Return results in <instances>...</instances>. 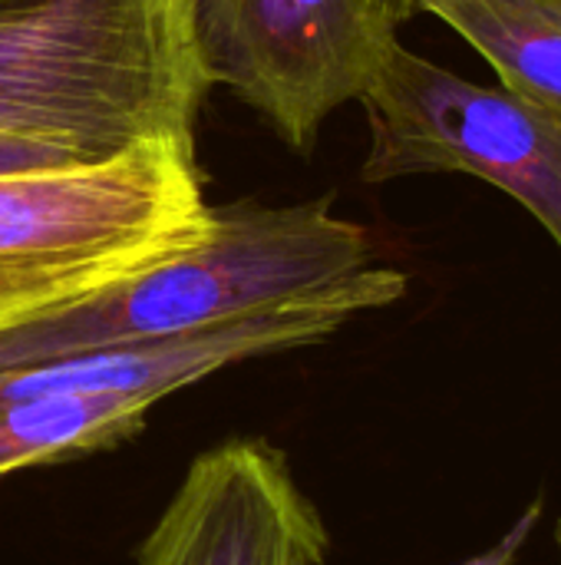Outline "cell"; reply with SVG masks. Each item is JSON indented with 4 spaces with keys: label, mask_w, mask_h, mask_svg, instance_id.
Listing matches in <instances>:
<instances>
[{
    "label": "cell",
    "mask_w": 561,
    "mask_h": 565,
    "mask_svg": "<svg viewBox=\"0 0 561 565\" xmlns=\"http://www.w3.org/2000/svg\"><path fill=\"white\" fill-rule=\"evenodd\" d=\"M407 23L433 13L476 46L499 86L561 109V3L559 0H387Z\"/></svg>",
    "instance_id": "obj_8"
},
{
    "label": "cell",
    "mask_w": 561,
    "mask_h": 565,
    "mask_svg": "<svg viewBox=\"0 0 561 565\" xmlns=\"http://www.w3.org/2000/svg\"><path fill=\"white\" fill-rule=\"evenodd\" d=\"M66 166H86L66 152L0 139V172H33V169H66Z\"/></svg>",
    "instance_id": "obj_10"
},
{
    "label": "cell",
    "mask_w": 561,
    "mask_h": 565,
    "mask_svg": "<svg viewBox=\"0 0 561 565\" xmlns=\"http://www.w3.org/2000/svg\"><path fill=\"white\" fill-rule=\"evenodd\" d=\"M212 83L228 86L291 149H311L324 119L360 103L400 17L387 0H192Z\"/></svg>",
    "instance_id": "obj_6"
},
{
    "label": "cell",
    "mask_w": 561,
    "mask_h": 565,
    "mask_svg": "<svg viewBox=\"0 0 561 565\" xmlns=\"http://www.w3.org/2000/svg\"><path fill=\"white\" fill-rule=\"evenodd\" d=\"M212 225L195 149L139 142L112 159L0 172V328L165 258Z\"/></svg>",
    "instance_id": "obj_3"
},
{
    "label": "cell",
    "mask_w": 561,
    "mask_h": 565,
    "mask_svg": "<svg viewBox=\"0 0 561 565\" xmlns=\"http://www.w3.org/2000/svg\"><path fill=\"white\" fill-rule=\"evenodd\" d=\"M542 510H546V493H539V497L526 507V513L516 520V526H513L499 543H493L486 553L466 559L463 565H516L519 553L526 550V543H529V536H532V530H536V523L542 520Z\"/></svg>",
    "instance_id": "obj_9"
},
{
    "label": "cell",
    "mask_w": 561,
    "mask_h": 565,
    "mask_svg": "<svg viewBox=\"0 0 561 565\" xmlns=\"http://www.w3.org/2000/svg\"><path fill=\"white\" fill-rule=\"evenodd\" d=\"M403 295L407 275L380 265L367 228L334 215L327 199L235 202L212 209L208 232L192 245L0 328V367L179 341L331 298L390 308Z\"/></svg>",
    "instance_id": "obj_1"
},
{
    "label": "cell",
    "mask_w": 561,
    "mask_h": 565,
    "mask_svg": "<svg viewBox=\"0 0 561 565\" xmlns=\"http://www.w3.org/2000/svg\"><path fill=\"white\" fill-rule=\"evenodd\" d=\"M370 298L298 305L179 341L0 367V477L66 463L136 437L169 394L238 361L327 341Z\"/></svg>",
    "instance_id": "obj_4"
},
{
    "label": "cell",
    "mask_w": 561,
    "mask_h": 565,
    "mask_svg": "<svg viewBox=\"0 0 561 565\" xmlns=\"http://www.w3.org/2000/svg\"><path fill=\"white\" fill-rule=\"evenodd\" d=\"M370 152L360 179L466 172L509 192L561 252V109L479 86L397 43L360 99Z\"/></svg>",
    "instance_id": "obj_5"
},
{
    "label": "cell",
    "mask_w": 561,
    "mask_h": 565,
    "mask_svg": "<svg viewBox=\"0 0 561 565\" xmlns=\"http://www.w3.org/2000/svg\"><path fill=\"white\" fill-rule=\"evenodd\" d=\"M559 3H561V0H559Z\"/></svg>",
    "instance_id": "obj_12"
},
{
    "label": "cell",
    "mask_w": 561,
    "mask_h": 565,
    "mask_svg": "<svg viewBox=\"0 0 561 565\" xmlns=\"http://www.w3.org/2000/svg\"><path fill=\"white\" fill-rule=\"evenodd\" d=\"M327 526L284 450L231 437L192 460L139 565H321Z\"/></svg>",
    "instance_id": "obj_7"
},
{
    "label": "cell",
    "mask_w": 561,
    "mask_h": 565,
    "mask_svg": "<svg viewBox=\"0 0 561 565\" xmlns=\"http://www.w3.org/2000/svg\"><path fill=\"white\" fill-rule=\"evenodd\" d=\"M555 543H559V553H561V520H559V526H555Z\"/></svg>",
    "instance_id": "obj_11"
},
{
    "label": "cell",
    "mask_w": 561,
    "mask_h": 565,
    "mask_svg": "<svg viewBox=\"0 0 561 565\" xmlns=\"http://www.w3.org/2000/svg\"><path fill=\"white\" fill-rule=\"evenodd\" d=\"M212 86L192 0H0V139L79 162L195 149Z\"/></svg>",
    "instance_id": "obj_2"
}]
</instances>
